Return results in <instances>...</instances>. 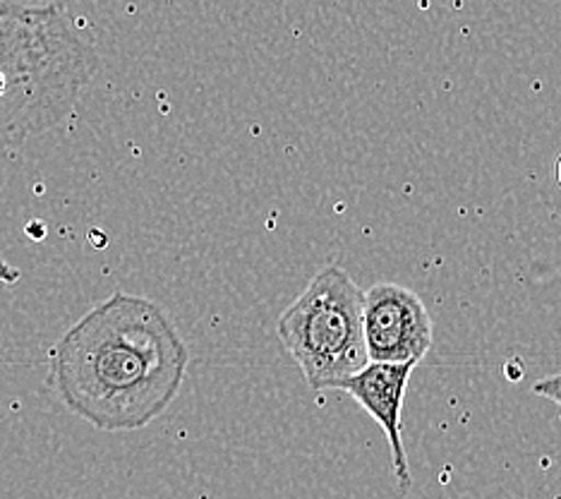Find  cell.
<instances>
[{
	"mask_svg": "<svg viewBox=\"0 0 561 499\" xmlns=\"http://www.w3.org/2000/svg\"><path fill=\"white\" fill-rule=\"evenodd\" d=\"M420 363H373L369 361L358 373L343 377L336 384V392L348 394L351 399L360 404L367 416L377 420L385 432L391 452V468L397 478L399 490L405 495L411 490L413 476L408 464V452L403 444V401L408 394V384Z\"/></svg>",
	"mask_w": 561,
	"mask_h": 499,
	"instance_id": "5b68a950",
	"label": "cell"
},
{
	"mask_svg": "<svg viewBox=\"0 0 561 499\" xmlns=\"http://www.w3.org/2000/svg\"><path fill=\"white\" fill-rule=\"evenodd\" d=\"M363 334L367 361L420 363L435 343V325L413 288L381 281L365 291Z\"/></svg>",
	"mask_w": 561,
	"mask_h": 499,
	"instance_id": "277c9868",
	"label": "cell"
},
{
	"mask_svg": "<svg viewBox=\"0 0 561 499\" xmlns=\"http://www.w3.org/2000/svg\"><path fill=\"white\" fill-rule=\"evenodd\" d=\"M187 365V343L163 307L118 291L62 334L48 382L94 428L139 430L175 401Z\"/></svg>",
	"mask_w": 561,
	"mask_h": 499,
	"instance_id": "6da1fadb",
	"label": "cell"
},
{
	"mask_svg": "<svg viewBox=\"0 0 561 499\" xmlns=\"http://www.w3.org/2000/svg\"><path fill=\"white\" fill-rule=\"evenodd\" d=\"M533 394L542 396V399H550L561 408V373L542 377L533 384Z\"/></svg>",
	"mask_w": 561,
	"mask_h": 499,
	"instance_id": "8992f818",
	"label": "cell"
},
{
	"mask_svg": "<svg viewBox=\"0 0 561 499\" xmlns=\"http://www.w3.org/2000/svg\"><path fill=\"white\" fill-rule=\"evenodd\" d=\"M363 300L365 291L346 269L329 264L278 317L276 334L312 392L334 389L369 363Z\"/></svg>",
	"mask_w": 561,
	"mask_h": 499,
	"instance_id": "3957f363",
	"label": "cell"
},
{
	"mask_svg": "<svg viewBox=\"0 0 561 499\" xmlns=\"http://www.w3.org/2000/svg\"><path fill=\"white\" fill-rule=\"evenodd\" d=\"M96 70V50L66 8L0 0V151L66 121Z\"/></svg>",
	"mask_w": 561,
	"mask_h": 499,
	"instance_id": "7a4b0ae2",
	"label": "cell"
},
{
	"mask_svg": "<svg viewBox=\"0 0 561 499\" xmlns=\"http://www.w3.org/2000/svg\"><path fill=\"white\" fill-rule=\"evenodd\" d=\"M554 175H557V183L561 188V154L557 157V163H554Z\"/></svg>",
	"mask_w": 561,
	"mask_h": 499,
	"instance_id": "52a82bcc",
	"label": "cell"
}]
</instances>
